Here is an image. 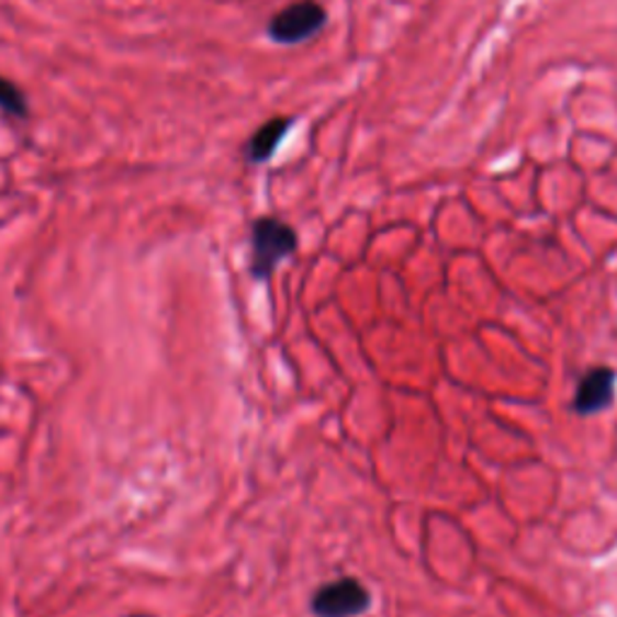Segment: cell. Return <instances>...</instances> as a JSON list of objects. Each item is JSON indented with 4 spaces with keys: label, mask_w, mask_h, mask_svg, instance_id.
<instances>
[{
    "label": "cell",
    "mask_w": 617,
    "mask_h": 617,
    "mask_svg": "<svg viewBox=\"0 0 617 617\" xmlns=\"http://www.w3.org/2000/svg\"><path fill=\"white\" fill-rule=\"evenodd\" d=\"M298 249V234L285 222L261 217L251 227V276L268 280L273 270Z\"/></svg>",
    "instance_id": "6da1fadb"
},
{
    "label": "cell",
    "mask_w": 617,
    "mask_h": 617,
    "mask_svg": "<svg viewBox=\"0 0 617 617\" xmlns=\"http://www.w3.org/2000/svg\"><path fill=\"white\" fill-rule=\"evenodd\" d=\"M324 5L316 3V0H300V3L288 5L270 20L268 36L278 44H300L324 30Z\"/></svg>",
    "instance_id": "7a4b0ae2"
},
{
    "label": "cell",
    "mask_w": 617,
    "mask_h": 617,
    "mask_svg": "<svg viewBox=\"0 0 617 617\" xmlns=\"http://www.w3.org/2000/svg\"><path fill=\"white\" fill-rule=\"evenodd\" d=\"M372 596L362 586V582H357L352 576L336 579V582L321 586L314 598H312V610L316 617H355L362 615Z\"/></svg>",
    "instance_id": "3957f363"
},
{
    "label": "cell",
    "mask_w": 617,
    "mask_h": 617,
    "mask_svg": "<svg viewBox=\"0 0 617 617\" xmlns=\"http://www.w3.org/2000/svg\"><path fill=\"white\" fill-rule=\"evenodd\" d=\"M615 396V372L610 367H594L588 369L584 379L579 381L574 411L579 415H596L606 411Z\"/></svg>",
    "instance_id": "277c9868"
},
{
    "label": "cell",
    "mask_w": 617,
    "mask_h": 617,
    "mask_svg": "<svg viewBox=\"0 0 617 617\" xmlns=\"http://www.w3.org/2000/svg\"><path fill=\"white\" fill-rule=\"evenodd\" d=\"M292 126H294V119H285V116L266 121L263 126L251 135L249 143H246V159L254 165L268 162Z\"/></svg>",
    "instance_id": "5b68a950"
},
{
    "label": "cell",
    "mask_w": 617,
    "mask_h": 617,
    "mask_svg": "<svg viewBox=\"0 0 617 617\" xmlns=\"http://www.w3.org/2000/svg\"><path fill=\"white\" fill-rule=\"evenodd\" d=\"M0 109H3L8 116H15V119H24L30 111L27 97L22 94L15 82H10L3 76H0Z\"/></svg>",
    "instance_id": "8992f818"
}]
</instances>
